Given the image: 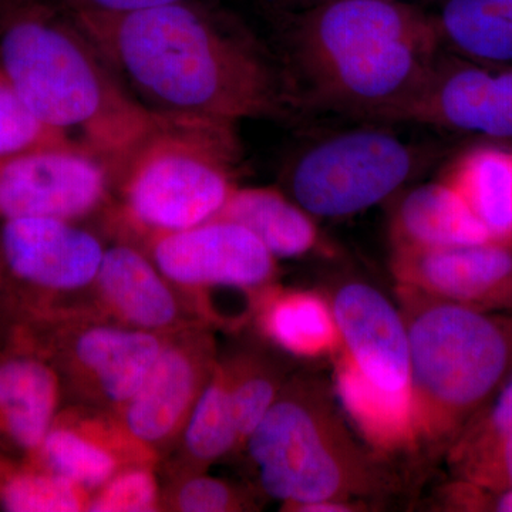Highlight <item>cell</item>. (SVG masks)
I'll use <instances>...</instances> for the list:
<instances>
[{
	"mask_svg": "<svg viewBox=\"0 0 512 512\" xmlns=\"http://www.w3.org/2000/svg\"><path fill=\"white\" fill-rule=\"evenodd\" d=\"M140 103L237 124L274 117L281 84L261 50L190 2L126 15H70Z\"/></svg>",
	"mask_w": 512,
	"mask_h": 512,
	"instance_id": "1",
	"label": "cell"
},
{
	"mask_svg": "<svg viewBox=\"0 0 512 512\" xmlns=\"http://www.w3.org/2000/svg\"><path fill=\"white\" fill-rule=\"evenodd\" d=\"M0 73L37 119L89 148L114 180L161 119L66 10L39 0H0Z\"/></svg>",
	"mask_w": 512,
	"mask_h": 512,
	"instance_id": "2",
	"label": "cell"
},
{
	"mask_svg": "<svg viewBox=\"0 0 512 512\" xmlns=\"http://www.w3.org/2000/svg\"><path fill=\"white\" fill-rule=\"evenodd\" d=\"M443 40L436 19L399 0H323L292 36V56L313 103L393 121L429 80Z\"/></svg>",
	"mask_w": 512,
	"mask_h": 512,
	"instance_id": "3",
	"label": "cell"
},
{
	"mask_svg": "<svg viewBox=\"0 0 512 512\" xmlns=\"http://www.w3.org/2000/svg\"><path fill=\"white\" fill-rule=\"evenodd\" d=\"M402 288L414 437L450 450L512 372V312Z\"/></svg>",
	"mask_w": 512,
	"mask_h": 512,
	"instance_id": "4",
	"label": "cell"
},
{
	"mask_svg": "<svg viewBox=\"0 0 512 512\" xmlns=\"http://www.w3.org/2000/svg\"><path fill=\"white\" fill-rule=\"evenodd\" d=\"M239 157L234 123L161 113L114 180L124 220L144 237L214 220Z\"/></svg>",
	"mask_w": 512,
	"mask_h": 512,
	"instance_id": "5",
	"label": "cell"
},
{
	"mask_svg": "<svg viewBox=\"0 0 512 512\" xmlns=\"http://www.w3.org/2000/svg\"><path fill=\"white\" fill-rule=\"evenodd\" d=\"M269 497L288 507L345 501L370 488L369 466L329 397L308 383L281 389L245 443Z\"/></svg>",
	"mask_w": 512,
	"mask_h": 512,
	"instance_id": "6",
	"label": "cell"
},
{
	"mask_svg": "<svg viewBox=\"0 0 512 512\" xmlns=\"http://www.w3.org/2000/svg\"><path fill=\"white\" fill-rule=\"evenodd\" d=\"M45 353L63 380L90 407L117 414L137 393L164 346V335L56 311L20 320L13 329Z\"/></svg>",
	"mask_w": 512,
	"mask_h": 512,
	"instance_id": "7",
	"label": "cell"
},
{
	"mask_svg": "<svg viewBox=\"0 0 512 512\" xmlns=\"http://www.w3.org/2000/svg\"><path fill=\"white\" fill-rule=\"evenodd\" d=\"M420 165L421 151L413 144L360 128L306 147L289 167L288 185L312 217H350L392 197Z\"/></svg>",
	"mask_w": 512,
	"mask_h": 512,
	"instance_id": "8",
	"label": "cell"
},
{
	"mask_svg": "<svg viewBox=\"0 0 512 512\" xmlns=\"http://www.w3.org/2000/svg\"><path fill=\"white\" fill-rule=\"evenodd\" d=\"M0 222V272L16 323L57 296L92 288L106 251L92 232L60 218Z\"/></svg>",
	"mask_w": 512,
	"mask_h": 512,
	"instance_id": "9",
	"label": "cell"
},
{
	"mask_svg": "<svg viewBox=\"0 0 512 512\" xmlns=\"http://www.w3.org/2000/svg\"><path fill=\"white\" fill-rule=\"evenodd\" d=\"M114 185L101 158L74 140L0 157V221H77L103 207Z\"/></svg>",
	"mask_w": 512,
	"mask_h": 512,
	"instance_id": "10",
	"label": "cell"
},
{
	"mask_svg": "<svg viewBox=\"0 0 512 512\" xmlns=\"http://www.w3.org/2000/svg\"><path fill=\"white\" fill-rule=\"evenodd\" d=\"M215 363L214 340L204 330L165 335L146 380L114 416L131 439L158 458L177 443Z\"/></svg>",
	"mask_w": 512,
	"mask_h": 512,
	"instance_id": "11",
	"label": "cell"
},
{
	"mask_svg": "<svg viewBox=\"0 0 512 512\" xmlns=\"http://www.w3.org/2000/svg\"><path fill=\"white\" fill-rule=\"evenodd\" d=\"M148 255L175 288H264L276 258L249 229L214 218L181 231L150 235Z\"/></svg>",
	"mask_w": 512,
	"mask_h": 512,
	"instance_id": "12",
	"label": "cell"
},
{
	"mask_svg": "<svg viewBox=\"0 0 512 512\" xmlns=\"http://www.w3.org/2000/svg\"><path fill=\"white\" fill-rule=\"evenodd\" d=\"M402 286L483 311L512 312V242L461 247H394Z\"/></svg>",
	"mask_w": 512,
	"mask_h": 512,
	"instance_id": "13",
	"label": "cell"
},
{
	"mask_svg": "<svg viewBox=\"0 0 512 512\" xmlns=\"http://www.w3.org/2000/svg\"><path fill=\"white\" fill-rule=\"evenodd\" d=\"M402 120L512 138V67L493 70L439 59L429 82L404 109Z\"/></svg>",
	"mask_w": 512,
	"mask_h": 512,
	"instance_id": "14",
	"label": "cell"
},
{
	"mask_svg": "<svg viewBox=\"0 0 512 512\" xmlns=\"http://www.w3.org/2000/svg\"><path fill=\"white\" fill-rule=\"evenodd\" d=\"M26 460L92 494L124 468L156 464L158 458L131 439L114 414L90 407L59 413Z\"/></svg>",
	"mask_w": 512,
	"mask_h": 512,
	"instance_id": "15",
	"label": "cell"
},
{
	"mask_svg": "<svg viewBox=\"0 0 512 512\" xmlns=\"http://www.w3.org/2000/svg\"><path fill=\"white\" fill-rule=\"evenodd\" d=\"M333 318L340 342L376 386L389 392L409 389V338L402 313L373 286L352 282L336 292Z\"/></svg>",
	"mask_w": 512,
	"mask_h": 512,
	"instance_id": "16",
	"label": "cell"
},
{
	"mask_svg": "<svg viewBox=\"0 0 512 512\" xmlns=\"http://www.w3.org/2000/svg\"><path fill=\"white\" fill-rule=\"evenodd\" d=\"M63 390L52 360L10 335L0 348V448L32 457L59 416Z\"/></svg>",
	"mask_w": 512,
	"mask_h": 512,
	"instance_id": "17",
	"label": "cell"
},
{
	"mask_svg": "<svg viewBox=\"0 0 512 512\" xmlns=\"http://www.w3.org/2000/svg\"><path fill=\"white\" fill-rule=\"evenodd\" d=\"M92 288L111 319L130 328L164 336L187 328L175 286L147 252L128 242L106 248Z\"/></svg>",
	"mask_w": 512,
	"mask_h": 512,
	"instance_id": "18",
	"label": "cell"
},
{
	"mask_svg": "<svg viewBox=\"0 0 512 512\" xmlns=\"http://www.w3.org/2000/svg\"><path fill=\"white\" fill-rule=\"evenodd\" d=\"M394 247L444 248L495 241L446 181L407 192L392 218Z\"/></svg>",
	"mask_w": 512,
	"mask_h": 512,
	"instance_id": "19",
	"label": "cell"
},
{
	"mask_svg": "<svg viewBox=\"0 0 512 512\" xmlns=\"http://www.w3.org/2000/svg\"><path fill=\"white\" fill-rule=\"evenodd\" d=\"M215 218L249 229L275 258H298L318 242L312 215L271 187H237Z\"/></svg>",
	"mask_w": 512,
	"mask_h": 512,
	"instance_id": "20",
	"label": "cell"
},
{
	"mask_svg": "<svg viewBox=\"0 0 512 512\" xmlns=\"http://www.w3.org/2000/svg\"><path fill=\"white\" fill-rule=\"evenodd\" d=\"M441 180L466 201L491 238L512 242V150L471 148L448 164Z\"/></svg>",
	"mask_w": 512,
	"mask_h": 512,
	"instance_id": "21",
	"label": "cell"
},
{
	"mask_svg": "<svg viewBox=\"0 0 512 512\" xmlns=\"http://www.w3.org/2000/svg\"><path fill=\"white\" fill-rule=\"evenodd\" d=\"M336 392L345 412L376 447L393 450L416 439L409 389L389 392L376 386L345 355L338 363Z\"/></svg>",
	"mask_w": 512,
	"mask_h": 512,
	"instance_id": "22",
	"label": "cell"
},
{
	"mask_svg": "<svg viewBox=\"0 0 512 512\" xmlns=\"http://www.w3.org/2000/svg\"><path fill=\"white\" fill-rule=\"evenodd\" d=\"M259 325L276 346L299 357L328 355L342 345L332 308L315 293H269L259 305Z\"/></svg>",
	"mask_w": 512,
	"mask_h": 512,
	"instance_id": "23",
	"label": "cell"
},
{
	"mask_svg": "<svg viewBox=\"0 0 512 512\" xmlns=\"http://www.w3.org/2000/svg\"><path fill=\"white\" fill-rule=\"evenodd\" d=\"M436 23L443 45L460 55L512 64V0H446Z\"/></svg>",
	"mask_w": 512,
	"mask_h": 512,
	"instance_id": "24",
	"label": "cell"
},
{
	"mask_svg": "<svg viewBox=\"0 0 512 512\" xmlns=\"http://www.w3.org/2000/svg\"><path fill=\"white\" fill-rule=\"evenodd\" d=\"M175 444L180 446L187 467L181 476L204 470L241 447L225 362L215 363Z\"/></svg>",
	"mask_w": 512,
	"mask_h": 512,
	"instance_id": "25",
	"label": "cell"
},
{
	"mask_svg": "<svg viewBox=\"0 0 512 512\" xmlns=\"http://www.w3.org/2000/svg\"><path fill=\"white\" fill-rule=\"evenodd\" d=\"M90 494L32 461L0 450V508L10 512L86 511Z\"/></svg>",
	"mask_w": 512,
	"mask_h": 512,
	"instance_id": "26",
	"label": "cell"
},
{
	"mask_svg": "<svg viewBox=\"0 0 512 512\" xmlns=\"http://www.w3.org/2000/svg\"><path fill=\"white\" fill-rule=\"evenodd\" d=\"M228 370L232 410L237 421L241 447L271 409L281 392L272 370L252 359L225 362Z\"/></svg>",
	"mask_w": 512,
	"mask_h": 512,
	"instance_id": "27",
	"label": "cell"
},
{
	"mask_svg": "<svg viewBox=\"0 0 512 512\" xmlns=\"http://www.w3.org/2000/svg\"><path fill=\"white\" fill-rule=\"evenodd\" d=\"M160 485L154 464H137L121 470L87 503L90 512H153L161 510Z\"/></svg>",
	"mask_w": 512,
	"mask_h": 512,
	"instance_id": "28",
	"label": "cell"
},
{
	"mask_svg": "<svg viewBox=\"0 0 512 512\" xmlns=\"http://www.w3.org/2000/svg\"><path fill=\"white\" fill-rule=\"evenodd\" d=\"M72 140L37 119L0 73V157Z\"/></svg>",
	"mask_w": 512,
	"mask_h": 512,
	"instance_id": "29",
	"label": "cell"
},
{
	"mask_svg": "<svg viewBox=\"0 0 512 512\" xmlns=\"http://www.w3.org/2000/svg\"><path fill=\"white\" fill-rule=\"evenodd\" d=\"M512 430V372L490 403L450 448V460L457 468L466 466Z\"/></svg>",
	"mask_w": 512,
	"mask_h": 512,
	"instance_id": "30",
	"label": "cell"
},
{
	"mask_svg": "<svg viewBox=\"0 0 512 512\" xmlns=\"http://www.w3.org/2000/svg\"><path fill=\"white\" fill-rule=\"evenodd\" d=\"M244 505L231 485L201 473L177 477V483L161 498V507L180 512L241 511Z\"/></svg>",
	"mask_w": 512,
	"mask_h": 512,
	"instance_id": "31",
	"label": "cell"
},
{
	"mask_svg": "<svg viewBox=\"0 0 512 512\" xmlns=\"http://www.w3.org/2000/svg\"><path fill=\"white\" fill-rule=\"evenodd\" d=\"M456 471L461 481L478 487L488 490L512 488V430L481 456Z\"/></svg>",
	"mask_w": 512,
	"mask_h": 512,
	"instance_id": "32",
	"label": "cell"
},
{
	"mask_svg": "<svg viewBox=\"0 0 512 512\" xmlns=\"http://www.w3.org/2000/svg\"><path fill=\"white\" fill-rule=\"evenodd\" d=\"M187 0H62L69 15H126Z\"/></svg>",
	"mask_w": 512,
	"mask_h": 512,
	"instance_id": "33",
	"label": "cell"
},
{
	"mask_svg": "<svg viewBox=\"0 0 512 512\" xmlns=\"http://www.w3.org/2000/svg\"><path fill=\"white\" fill-rule=\"evenodd\" d=\"M15 313L10 305L8 291H6L5 281H3L2 272H0V348L6 345L12 330L15 328Z\"/></svg>",
	"mask_w": 512,
	"mask_h": 512,
	"instance_id": "34",
	"label": "cell"
},
{
	"mask_svg": "<svg viewBox=\"0 0 512 512\" xmlns=\"http://www.w3.org/2000/svg\"><path fill=\"white\" fill-rule=\"evenodd\" d=\"M295 511L305 512H346L353 511V505L345 501H318V503L298 505L293 507Z\"/></svg>",
	"mask_w": 512,
	"mask_h": 512,
	"instance_id": "35",
	"label": "cell"
},
{
	"mask_svg": "<svg viewBox=\"0 0 512 512\" xmlns=\"http://www.w3.org/2000/svg\"><path fill=\"white\" fill-rule=\"evenodd\" d=\"M323 2V0H313V3Z\"/></svg>",
	"mask_w": 512,
	"mask_h": 512,
	"instance_id": "36",
	"label": "cell"
},
{
	"mask_svg": "<svg viewBox=\"0 0 512 512\" xmlns=\"http://www.w3.org/2000/svg\"><path fill=\"white\" fill-rule=\"evenodd\" d=\"M0 450H2V448H0Z\"/></svg>",
	"mask_w": 512,
	"mask_h": 512,
	"instance_id": "37",
	"label": "cell"
}]
</instances>
